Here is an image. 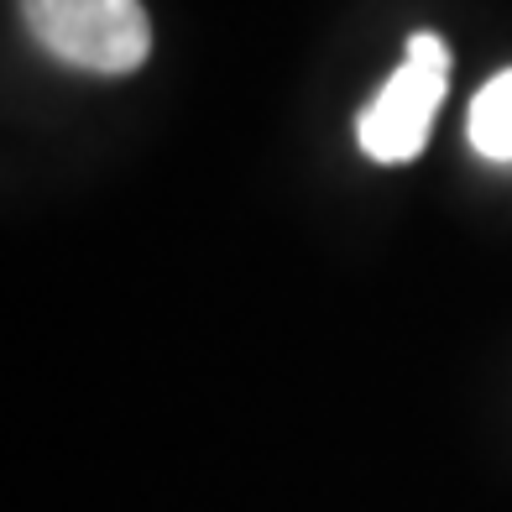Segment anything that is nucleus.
Here are the masks:
<instances>
[{
	"label": "nucleus",
	"instance_id": "obj_1",
	"mask_svg": "<svg viewBox=\"0 0 512 512\" xmlns=\"http://www.w3.org/2000/svg\"><path fill=\"white\" fill-rule=\"evenodd\" d=\"M37 48L84 74L121 79L152 53V21L142 0H21Z\"/></svg>",
	"mask_w": 512,
	"mask_h": 512
},
{
	"label": "nucleus",
	"instance_id": "obj_2",
	"mask_svg": "<svg viewBox=\"0 0 512 512\" xmlns=\"http://www.w3.org/2000/svg\"><path fill=\"white\" fill-rule=\"evenodd\" d=\"M445 89H450L445 37L439 32H413L403 68L377 89V100H371L361 110V121H356L361 152L371 162H382V168L413 162L429 142V126H434V110L445 105Z\"/></svg>",
	"mask_w": 512,
	"mask_h": 512
},
{
	"label": "nucleus",
	"instance_id": "obj_3",
	"mask_svg": "<svg viewBox=\"0 0 512 512\" xmlns=\"http://www.w3.org/2000/svg\"><path fill=\"white\" fill-rule=\"evenodd\" d=\"M471 147L492 162H512V68L471 100Z\"/></svg>",
	"mask_w": 512,
	"mask_h": 512
}]
</instances>
